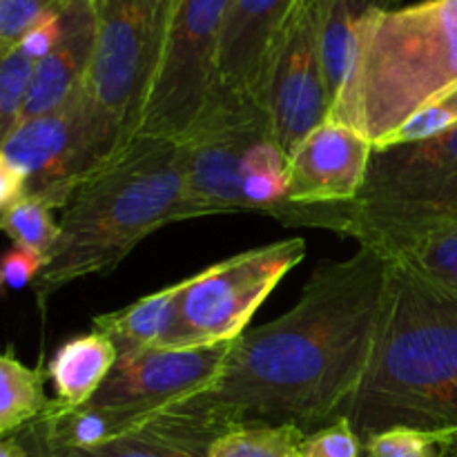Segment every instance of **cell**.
Returning a JSON list of instances; mask_svg holds the SVG:
<instances>
[{
	"label": "cell",
	"instance_id": "1",
	"mask_svg": "<svg viewBox=\"0 0 457 457\" xmlns=\"http://www.w3.org/2000/svg\"><path fill=\"white\" fill-rule=\"evenodd\" d=\"M388 259L360 245L324 262L297 303L232 342L219 378L163 411L212 431L241 424H297L306 433L342 418L373 351L386 293Z\"/></svg>",
	"mask_w": 457,
	"mask_h": 457
},
{
	"label": "cell",
	"instance_id": "2",
	"mask_svg": "<svg viewBox=\"0 0 457 457\" xmlns=\"http://www.w3.org/2000/svg\"><path fill=\"white\" fill-rule=\"evenodd\" d=\"M342 418L366 437L395 427L457 431V288L388 259L382 320Z\"/></svg>",
	"mask_w": 457,
	"mask_h": 457
},
{
	"label": "cell",
	"instance_id": "3",
	"mask_svg": "<svg viewBox=\"0 0 457 457\" xmlns=\"http://www.w3.org/2000/svg\"><path fill=\"white\" fill-rule=\"evenodd\" d=\"M192 219L181 143L137 137L80 183L62 208L58 241L34 281L40 303L74 281L114 270L145 237Z\"/></svg>",
	"mask_w": 457,
	"mask_h": 457
},
{
	"label": "cell",
	"instance_id": "4",
	"mask_svg": "<svg viewBox=\"0 0 457 457\" xmlns=\"http://www.w3.org/2000/svg\"><path fill=\"white\" fill-rule=\"evenodd\" d=\"M457 89V0H420L364 22L344 92L328 119L375 150L415 112Z\"/></svg>",
	"mask_w": 457,
	"mask_h": 457
},
{
	"label": "cell",
	"instance_id": "5",
	"mask_svg": "<svg viewBox=\"0 0 457 457\" xmlns=\"http://www.w3.org/2000/svg\"><path fill=\"white\" fill-rule=\"evenodd\" d=\"M457 223V125L440 137L373 152L351 204L328 205V226L391 257L413 237Z\"/></svg>",
	"mask_w": 457,
	"mask_h": 457
},
{
	"label": "cell",
	"instance_id": "6",
	"mask_svg": "<svg viewBox=\"0 0 457 457\" xmlns=\"http://www.w3.org/2000/svg\"><path fill=\"white\" fill-rule=\"evenodd\" d=\"M177 0H98V31L83 83L98 168L137 138L159 74Z\"/></svg>",
	"mask_w": 457,
	"mask_h": 457
},
{
	"label": "cell",
	"instance_id": "7",
	"mask_svg": "<svg viewBox=\"0 0 457 457\" xmlns=\"http://www.w3.org/2000/svg\"><path fill=\"white\" fill-rule=\"evenodd\" d=\"M306 257L302 237L275 241L212 263L183 279L174 324L161 348L232 342L286 275Z\"/></svg>",
	"mask_w": 457,
	"mask_h": 457
},
{
	"label": "cell",
	"instance_id": "8",
	"mask_svg": "<svg viewBox=\"0 0 457 457\" xmlns=\"http://www.w3.org/2000/svg\"><path fill=\"white\" fill-rule=\"evenodd\" d=\"M270 137V119L259 98L214 85L199 119L179 141L192 219L245 212L241 196L245 156Z\"/></svg>",
	"mask_w": 457,
	"mask_h": 457
},
{
	"label": "cell",
	"instance_id": "9",
	"mask_svg": "<svg viewBox=\"0 0 457 457\" xmlns=\"http://www.w3.org/2000/svg\"><path fill=\"white\" fill-rule=\"evenodd\" d=\"M230 0H177L168 43L137 137L181 141L217 85Z\"/></svg>",
	"mask_w": 457,
	"mask_h": 457
},
{
	"label": "cell",
	"instance_id": "10",
	"mask_svg": "<svg viewBox=\"0 0 457 457\" xmlns=\"http://www.w3.org/2000/svg\"><path fill=\"white\" fill-rule=\"evenodd\" d=\"M3 154L25 177V195L47 199L62 212L76 187L101 170L83 85L52 112L22 120L4 143Z\"/></svg>",
	"mask_w": 457,
	"mask_h": 457
},
{
	"label": "cell",
	"instance_id": "11",
	"mask_svg": "<svg viewBox=\"0 0 457 457\" xmlns=\"http://www.w3.org/2000/svg\"><path fill=\"white\" fill-rule=\"evenodd\" d=\"M262 103L272 137L288 156L308 132L328 119L324 65L317 31V0H303L272 56Z\"/></svg>",
	"mask_w": 457,
	"mask_h": 457
},
{
	"label": "cell",
	"instance_id": "12",
	"mask_svg": "<svg viewBox=\"0 0 457 457\" xmlns=\"http://www.w3.org/2000/svg\"><path fill=\"white\" fill-rule=\"evenodd\" d=\"M232 342L192 348H150L120 357L87 404L147 420L208 388L221 373Z\"/></svg>",
	"mask_w": 457,
	"mask_h": 457
},
{
	"label": "cell",
	"instance_id": "13",
	"mask_svg": "<svg viewBox=\"0 0 457 457\" xmlns=\"http://www.w3.org/2000/svg\"><path fill=\"white\" fill-rule=\"evenodd\" d=\"M373 143L351 125L324 120L306 134L288 159V204H351L366 183Z\"/></svg>",
	"mask_w": 457,
	"mask_h": 457
},
{
	"label": "cell",
	"instance_id": "14",
	"mask_svg": "<svg viewBox=\"0 0 457 457\" xmlns=\"http://www.w3.org/2000/svg\"><path fill=\"white\" fill-rule=\"evenodd\" d=\"M303 0H230L217 58V85L262 101L272 56Z\"/></svg>",
	"mask_w": 457,
	"mask_h": 457
},
{
	"label": "cell",
	"instance_id": "15",
	"mask_svg": "<svg viewBox=\"0 0 457 457\" xmlns=\"http://www.w3.org/2000/svg\"><path fill=\"white\" fill-rule=\"evenodd\" d=\"M96 31L98 0H67L62 4L61 34L36 65L22 120L52 112L79 92L92 65Z\"/></svg>",
	"mask_w": 457,
	"mask_h": 457
},
{
	"label": "cell",
	"instance_id": "16",
	"mask_svg": "<svg viewBox=\"0 0 457 457\" xmlns=\"http://www.w3.org/2000/svg\"><path fill=\"white\" fill-rule=\"evenodd\" d=\"M397 3L400 0H317V31L328 112L344 92L364 22L373 13L397 7Z\"/></svg>",
	"mask_w": 457,
	"mask_h": 457
},
{
	"label": "cell",
	"instance_id": "17",
	"mask_svg": "<svg viewBox=\"0 0 457 457\" xmlns=\"http://www.w3.org/2000/svg\"><path fill=\"white\" fill-rule=\"evenodd\" d=\"M214 433L186 415L159 411L141 427L107 445L74 451L70 457H208Z\"/></svg>",
	"mask_w": 457,
	"mask_h": 457
},
{
	"label": "cell",
	"instance_id": "18",
	"mask_svg": "<svg viewBox=\"0 0 457 457\" xmlns=\"http://www.w3.org/2000/svg\"><path fill=\"white\" fill-rule=\"evenodd\" d=\"M181 286L183 279L170 284L168 288L145 295L119 311L96 315L94 330L103 333L114 344L119 360L150 351V348H161L177 317Z\"/></svg>",
	"mask_w": 457,
	"mask_h": 457
},
{
	"label": "cell",
	"instance_id": "19",
	"mask_svg": "<svg viewBox=\"0 0 457 457\" xmlns=\"http://www.w3.org/2000/svg\"><path fill=\"white\" fill-rule=\"evenodd\" d=\"M119 361L114 344L98 330L70 339L54 353L47 366L56 402L62 406H85L110 378Z\"/></svg>",
	"mask_w": 457,
	"mask_h": 457
},
{
	"label": "cell",
	"instance_id": "20",
	"mask_svg": "<svg viewBox=\"0 0 457 457\" xmlns=\"http://www.w3.org/2000/svg\"><path fill=\"white\" fill-rule=\"evenodd\" d=\"M241 196L245 212L266 214L288 226L293 204H288V156L275 138L257 143L245 156Z\"/></svg>",
	"mask_w": 457,
	"mask_h": 457
},
{
	"label": "cell",
	"instance_id": "21",
	"mask_svg": "<svg viewBox=\"0 0 457 457\" xmlns=\"http://www.w3.org/2000/svg\"><path fill=\"white\" fill-rule=\"evenodd\" d=\"M45 375L12 355H0V437L21 431L52 409Z\"/></svg>",
	"mask_w": 457,
	"mask_h": 457
},
{
	"label": "cell",
	"instance_id": "22",
	"mask_svg": "<svg viewBox=\"0 0 457 457\" xmlns=\"http://www.w3.org/2000/svg\"><path fill=\"white\" fill-rule=\"evenodd\" d=\"M306 436L297 424H241L219 436L208 457H302Z\"/></svg>",
	"mask_w": 457,
	"mask_h": 457
},
{
	"label": "cell",
	"instance_id": "23",
	"mask_svg": "<svg viewBox=\"0 0 457 457\" xmlns=\"http://www.w3.org/2000/svg\"><path fill=\"white\" fill-rule=\"evenodd\" d=\"M54 210L56 208L47 199L22 195L0 217V232H4L16 248L31 250L49 259L61 232L58 221L54 219Z\"/></svg>",
	"mask_w": 457,
	"mask_h": 457
},
{
	"label": "cell",
	"instance_id": "24",
	"mask_svg": "<svg viewBox=\"0 0 457 457\" xmlns=\"http://www.w3.org/2000/svg\"><path fill=\"white\" fill-rule=\"evenodd\" d=\"M386 259L411 263L422 275L457 288V223L413 237Z\"/></svg>",
	"mask_w": 457,
	"mask_h": 457
},
{
	"label": "cell",
	"instance_id": "25",
	"mask_svg": "<svg viewBox=\"0 0 457 457\" xmlns=\"http://www.w3.org/2000/svg\"><path fill=\"white\" fill-rule=\"evenodd\" d=\"M38 58L22 45L0 56V152L22 120Z\"/></svg>",
	"mask_w": 457,
	"mask_h": 457
},
{
	"label": "cell",
	"instance_id": "26",
	"mask_svg": "<svg viewBox=\"0 0 457 457\" xmlns=\"http://www.w3.org/2000/svg\"><path fill=\"white\" fill-rule=\"evenodd\" d=\"M67 0H0V56L12 52Z\"/></svg>",
	"mask_w": 457,
	"mask_h": 457
},
{
	"label": "cell",
	"instance_id": "27",
	"mask_svg": "<svg viewBox=\"0 0 457 457\" xmlns=\"http://www.w3.org/2000/svg\"><path fill=\"white\" fill-rule=\"evenodd\" d=\"M449 436L395 427L366 437L361 457H437Z\"/></svg>",
	"mask_w": 457,
	"mask_h": 457
},
{
	"label": "cell",
	"instance_id": "28",
	"mask_svg": "<svg viewBox=\"0 0 457 457\" xmlns=\"http://www.w3.org/2000/svg\"><path fill=\"white\" fill-rule=\"evenodd\" d=\"M457 125V89H453L446 96L437 98V101L428 103L420 112H415L393 137L386 138L382 147L391 145H406V143H420L427 138L440 137V134L449 132ZM379 147V150H382Z\"/></svg>",
	"mask_w": 457,
	"mask_h": 457
},
{
	"label": "cell",
	"instance_id": "29",
	"mask_svg": "<svg viewBox=\"0 0 457 457\" xmlns=\"http://www.w3.org/2000/svg\"><path fill=\"white\" fill-rule=\"evenodd\" d=\"M364 445L346 418H337L328 427L308 433L302 457H361Z\"/></svg>",
	"mask_w": 457,
	"mask_h": 457
},
{
	"label": "cell",
	"instance_id": "30",
	"mask_svg": "<svg viewBox=\"0 0 457 457\" xmlns=\"http://www.w3.org/2000/svg\"><path fill=\"white\" fill-rule=\"evenodd\" d=\"M47 266V259L31 250L16 248L13 245L7 254L0 259V281L9 288H22L40 277V272Z\"/></svg>",
	"mask_w": 457,
	"mask_h": 457
},
{
	"label": "cell",
	"instance_id": "31",
	"mask_svg": "<svg viewBox=\"0 0 457 457\" xmlns=\"http://www.w3.org/2000/svg\"><path fill=\"white\" fill-rule=\"evenodd\" d=\"M22 431V440H25V453L22 457H70V453L58 449L49 436V422L47 418H38L36 422L27 424Z\"/></svg>",
	"mask_w": 457,
	"mask_h": 457
},
{
	"label": "cell",
	"instance_id": "32",
	"mask_svg": "<svg viewBox=\"0 0 457 457\" xmlns=\"http://www.w3.org/2000/svg\"><path fill=\"white\" fill-rule=\"evenodd\" d=\"M25 195V177L21 170L0 152V217Z\"/></svg>",
	"mask_w": 457,
	"mask_h": 457
},
{
	"label": "cell",
	"instance_id": "33",
	"mask_svg": "<svg viewBox=\"0 0 457 457\" xmlns=\"http://www.w3.org/2000/svg\"><path fill=\"white\" fill-rule=\"evenodd\" d=\"M437 457H457V431L446 437L445 445H442L440 449V455Z\"/></svg>",
	"mask_w": 457,
	"mask_h": 457
},
{
	"label": "cell",
	"instance_id": "34",
	"mask_svg": "<svg viewBox=\"0 0 457 457\" xmlns=\"http://www.w3.org/2000/svg\"><path fill=\"white\" fill-rule=\"evenodd\" d=\"M0 286H3V281H0Z\"/></svg>",
	"mask_w": 457,
	"mask_h": 457
}]
</instances>
